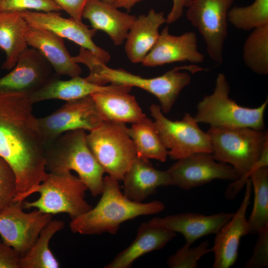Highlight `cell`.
<instances>
[{
    "instance_id": "obj_1",
    "label": "cell",
    "mask_w": 268,
    "mask_h": 268,
    "mask_svg": "<svg viewBox=\"0 0 268 268\" xmlns=\"http://www.w3.org/2000/svg\"><path fill=\"white\" fill-rule=\"evenodd\" d=\"M33 104L27 96L0 93V156L15 173V197L39 185L48 175L44 143Z\"/></svg>"
},
{
    "instance_id": "obj_2",
    "label": "cell",
    "mask_w": 268,
    "mask_h": 268,
    "mask_svg": "<svg viewBox=\"0 0 268 268\" xmlns=\"http://www.w3.org/2000/svg\"><path fill=\"white\" fill-rule=\"evenodd\" d=\"M76 63L85 65L89 68V75L85 78L99 85L112 84L135 86L154 95L160 103L161 111L169 113L180 92L191 82L192 74L200 71L201 67L192 65L176 67L164 74L153 78H144L124 69H114L106 66L90 51L80 47L78 54L72 57Z\"/></svg>"
},
{
    "instance_id": "obj_3",
    "label": "cell",
    "mask_w": 268,
    "mask_h": 268,
    "mask_svg": "<svg viewBox=\"0 0 268 268\" xmlns=\"http://www.w3.org/2000/svg\"><path fill=\"white\" fill-rule=\"evenodd\" d=\"M212 154L219 162L231 165L240 178L230 185L225 196L234 198L259 165H268V134L264 130L249 128H211L206 132Z\"/></svg>"
},
{
    "instance_id": "obj_4",
    "label": "cell",
    "mask_w": 268,
    "mask_h": 268,
    "mask_svg": "<svg viewBox=\"0 0 268 268\" xmlns=\"http://www.w3.org/2000/svg\"><path fill=\"white\" fill-rule=\"evenodd\" d=\"M102 196L97 205L71 219L69 228L74 233L82 235L116 234L120 225L141 215L162 211L164 204L159 201L137 202L128 199L121 191L119 181L106 176L103 178Z\"/></svg>"
},
{
    "instance_id": "obj_5",
    "label": "cell",
    "mask_w": 268,
    "mask_h": 268,
    "mask_svg": "<svg viewBox=\"0 0 268 268\" xmlns=\"http://www.w3.org/2000/svg\"><path fill=\"white\" fill-rule=\"evenodd\" d=\"M84 130L65 132L44 144L46 169L62 174L75 171L92 196L101 195L104 169L89 149Z\"/></svg>"
},
{
    "instance_id": "obj_6",
    "label": "cell",
    "mask_w": 268,
    "mask_h": 268,
    "mask_svg": "<svg viewBox=\"0 0 268 268\" xmlns=\"http://www.w3.org/2000/svg\"><path fill=\"white\" fill-rule=\"evenodd\" d=\"M86 185L71 172L48 174L39 185L13 200L23 201L24 209L36 208L44 213H67L71 219L92 208L85 200Z\"/></svg>"
},
{
    "instance_id": "obj_7",
    "label": "cell",
    "mask_w": 268,
    "mask_h": 268,
    "mask_svg": "<svg viewBox=\"0 0 268 268\" xmlns=\"http://www.w3.org/2000/svg\"><path fill=\"white\" fill-rule=\"evenodd\" d=\"M230 87L226 76L220 73L216 79L213 92L205 95L197 105L194 117L198 123H205L211 128H249L264 130V113L268 99L259 107H243L230 98Z\"/></svg>"
},
{
    "instance_id": "obj_8",
    "label": "cell",
    "mask_w": 268,
    "mask_h": 268,
    "mask_svg": "<svg viewBox=\"0 0 268 268\" xmlns=\"http://www.w3.org/2000/svg\"><path fill=\"white\" fill-rule=\"evenodd\" d=\"M86 139L89 149L105 172L119 181L123 180L136 156L126 124L103 121L87 134Z\"/></svg>"
},
{
    "instance_id": "obj_9",
    "label": "cell",
    "mask_w": 268,
    "mask_h": 268,
    "mask_svg": "<svg viewBox=\"0 0 268 268\" xmlns=\"http://www.w3.org/2000/svg\"><path fill=\"white\" fill-rule=\"evenodd\" d=\"M149 110L158 134L169 149L168 156L170 158L179 160L195 153H212L208 134L200 129L189 113H185L181 120L173 121L163 115L159 105L152 104Z\"/></svg>"
},
{
    "instance_id": "obj_10",
    "label": "cell",
    "mask_w": 268,
    "mask_h": 268,
    "mask_svg": "<svg viewBox=\"0 0 268 268\" xmlns=\"http://www.w3.org/2000/svg\"><path fill=\"white\" fill-rule=\"evenodd\" d=\"M235 0H191L186 17L203 37L210 57L216 63L223 60L228 35V12Z\"/></svg>"
},
{
    "instance_id": "obj_11",
    "label": "cell",
    "mask_w": 268,
    "mask_h": 268,
    "mask_svg": "<svg viewBox=\"0 0 268 268\" xmlns=\"http://www.w3.org/2000/svg\"><path fill=\"white\" fill-rule=\"evenodd\" d=\"M23 201H13L0 212V236L2 241L20 256H24L37 240L53 215L36 209L24 212Z\"/></svg>"
},
{
    "instance_id": "obj_12",
    "label": "cell",
    "mask_w": 268,
    "mask_h": 268,
    "mask_svg": "<svg viewBox=\"0 0 268 268\" xmlns=\"http://www.w3.org/2000/svg\"><path fill=\"white\" fill-rule=\"evenodd\" d=\"M103 121L91 95L67 101L52 114L37 118L44 144L68 131L82 129L91 132Z\"/></svg>"
},
{
    "instance_id": "obj_13",
    "label": "cell",
    "mask_w": 268,
    "mask_h": 268,
    "mask_svg": "<svg viewBox=\"0 0 268 268\" xmlns=\"http://www.w3.org/2000/svg\"><path fill=\"white\" fill-rule=\"evenodd\" d=\"M168 169L172 185L189 190L213 180L235 181L240 177L230 165L216 161L212 154L198 152L177 160Z\"/></svg>"
},
{
    "instance_id": "obj_14",
    "label": "cell",
    "mask_w": 268,
    "mask_h": 268,
    "mask_svg": "<svg viewBox=\"0 0 268 268\" xmlns=\"http://www.w3.org/2000/svg\"><path fill=\"white\" fill-rule=\"evenodd\" d=\"M52 67L36 49L26 48L20 54L15 66L0 78V93L27 97L45 85L55 75Z\"/></svg>"
},
{
    "instance_id": "obj_15",
    "label": "cell",
    "mask_w": 268,
    "mask_h": 268,
    "mask_svg": "<svg viewBox=\"0 0 268 268\" xmlns=\"http://www.w3.org/2000/svg\"><path fill=\"white\" fill-rule=\"evenodd\" d=\"M28 25L44 29L62 38L72 41L90 51L106 64L111 59L109 52L96 45L92 40L97 31L73 18H65L59 12L24 10L19 12Z\"/></svg>"
},
{
    "instance_id": "obj_16",
    "label": "cell",
    "mask_w": 268,
    "mask_h": 268,
    "mask_svg": "<svg viewBox=\"0 0 268 268\" xmlns=\"http://www.w3.org/2000/svg\"><path fill=\"white\" fill-rule=\"evenodd\" d=\"M246 189L243 201L231 218L215 234L213 268H229L236 263L241 238L248 234V224L246 217L250 203L252 183L250 178L245 182Z\"/></svg>"
},
{
    "instance_id": "obj_17",
    "label": "cell",
    "mask_w": 268,
    "mask_h": 268,
    "mask_svg": "<svg viewBox=\"0 0 268 268\" xmlns=\"http://www.w3.org/2000/svg\"><path fill=\"white\" fill-rule=\"evenodd\" d=\"M204 55L198 50L196 34L192 31L179 36L171 35L167 26L141 64L145 67H156L178 62L194 64L204 61Z\"/></svg>"
},
{
    "instance_id": "obj_18",
    "label": "cell",
    "mask_w": 268,
    "mask_h": 268,
    "mask_svg": "<svg viewBox=\"0 0 268 268\" xmlns=\"http://www.w3.org/2000/svg\"><path fill=\"white\" fill-rule=\"evenodd\" d=\"M233 214L234 213L220 212L205 215L186 212L153 217L148 222L153 226L181 233L185 238V244L191 246L202 237L215 234Z\"/></svg>"
},
{
    "instance_id": "obj_19",
    "label": "cell",
    "mask_w": 268,
    "mask_h": 268,
    "mask_svg": "<svg viewBox=\"0 0 268 268\" xmlns=\"http://www.w3.org/2000/svg\"><path fill=\"white\" fill-rule=\"evenodd\" d=\"M25 37L28 46L37 50L58 75L72 78L81 74L80 67L73 60L62 38L50 31L29 25Z\"/></svg>"
},
{
    "instance_id": "obj_20",
    "label": "cell",
    "mask_w": 268,
    "mask_h": 268,
    "mask_svg": "<svg viewBox=\"0 0 268 268\" xmlns=\"http://www.w3.org/2000/svg\"><path fill=\"white\" fill-rule=\"evenodd\" d=\"M123 194L129 200L142 202L159 187L172 185L168 170L154 168L148 159L136 156L125 173Z\"/></svg>"
},
{
    "instance_id": "obj_21",
    "label": "cell",
    "mask_w": 268,
    "mask_h": 268,
    "mask_svg": "<svg viewBox=\"0 0 268 268\" xmlns=\"http://www.w3.org/2000/svg\"><path fill=\"white\" fill-rule=\"evenodd\" d=\"M56 73L42 88L29 98L34 104L49 99L73 100L97 92L129 93L132 87L124 85H99L88 81L79 76L67 80L60 79Z\"/></svg>"
},
{
    "instance_id": "obj_22",
    "label": "cell",
    "mask_w": 268,
    "mask_h": 268,
    "mask_svg": "<svg viewBox=\"0 0 268 268\" xmlns=\"http://www.w3.org/2000/svg\"><path fill=\"white\" fill-rule=\"evenodd\" d=\"M136 17L100 0H88L82 12V18L89 20L92 28L106 33L115 46L124 43Z\"/></svg>"
},
{
    "instance_id": "obj_23",
    "label": "cell",
    "mask_w": 268,
    "mask_h": 268,
    "mask_svg": "<svg viewBox=\"0 0 268 268\" xmlns=\"http://www.w3.org/2000/svg\"><path fill=\"white\" fill-rule=\"evenodd\" d=\"M166 22L163 12L151 9L146 15L136 17L126 39L125 50L129 60L133 63H141L157 42L160 27Z\"/></svg>"
},
{
    "instance_id": "obj_24",
    "label": "cell",
    "mask_w": 268,
    "mask_h": 268,
    "mask_svg": "<svg viewBox=\"0 0 268 268\" xmlns=\"http://www.w3.org/2000/svg\"><path fill=\"white\" fill-rule=\"evenodd\" d=\"M176 233L150 225L148 222L138 227L132 244L120 252L105 268H130L134 262L149 252L164 247L174 238Z\"/></svg>"
},
{
    "instance_id": "obj_25",
    "label": "cell",
    "mask_w": 268,
    "mask_h": 268,
    "mask_svg": "<svg viewBox=\"0 0 268 268\" xmlns=\"http://www.w3.org/2000/svg\"><path fill=\"white\" fill-rule=\"evenodd\" d=\"M104 121L137 123L146 115L129 93L97 92L90 95Z\"/></svg>"
},
{
    "instance_id": "obj_26",
    "label": "cell",
    "mask_w": 268,
    "mask_h": 268,
    "mask_svg": "<svg viewBox=\"0 0 268 268\" xmlns=\"http://www.w3.org/2000/svg\"><path fill=\"white\" fill-rule=\"evenodd\" d=\"M28 25L19 12L0 11V48L6 55L1 68L12 69L28 48L25 37Z\"/></svg>"
},
{
    "instance_id": "obj_27",
    "label": "cell",
    "mask_w": 268,
    "mask_h": 268,
    "mask_svg": "<svg viewBox=\"0 0 268 268\" xmlns=\"http://www.w3.org/2000/svg\"><path fill=\"white\" fill-rule=\"evenodd\" d=\"M128 133L135 148L136 156L146 159L166 161L168 150L163 144L154 122L146 116L132 124Z\"/></svg>"
},
{
    "instance_id": "obj_28",
    "label": "cell",
    "mask_w": 268,
    "mask_h": 268,
    "mask_svg": "<svg viewBox=\"0 0 268 268\" xmlns=\"http://www.w3.org/2000/svg\"><path fill=\"white\" fill-rule=\"evenodd\" d=\"M65 223L51 220L42 230L37 240L19 261V268H59L60 264L52 253L50 241L54 234L62 230Z\"/></svg>"
},
{
    "instance_id": "obj_29",
    "label": "cell",
    "mask_w": 268,
    "mask_h": 268,
    "mask_svg": "<svg viewBox=\"0 0 268 268\" xmlns=\"http://www.w3.org/2000/svg\"><path fill=\"white\" fill-rule=\"evenodd\" d=\"M254 189V201L252 212L247 219L248 234H257L268 225V165L262 164L250 174Z\"/></svg>"
},
{
    "instance_id": "obj_30",
    "label": "cell",
    "mask_w": 268,
    "mask_h": 268,
    "mask_svg": "<svg viewBox=\"0 0 268 268\" xmlns=\"http://www.w3.org/2000/svg\"><path fill=\"white\" fill-rule=\"evenodd\" d=\"M242 57L246 66L260 75L268 74V25L255 28L247 38Z\"/></svg>"
},
{
    "instance_id": "obj_31",
    "label": "cell",
    "mask_w": 268,
    "mask_h": 268,
    "mask_svg": "<svg viewBox=\"0 0 268 268\" xmlns=\"http://www.w3.org/2000/svg\"><path fill=\"white\" fill-rule=\"evenodd\" d=\"M227 20L237 29L244 31L268 25V0H255L247 6L231 7Z\"/></svg>"
},
{
    "instance_id": "obj_32",
    "label": "cell",
    "mask_w": 268,
    "mask_h": 268,
    "mask_svg": "<svg viewBox=\"0 0 268 268\" xmlns=\"http://www.w3.org/2000/svg\"><path fill=\"white\" fill-rule=\"evenodd\" d=\"M209 245L207 240L196 247H191L185 243L174 254L168 258L167 265L170 268H196L201 258L212 252Z\"/></svg>"
},
{
    "instance_id": "obj_33",
    "label": "cell",
    "mask_w": 268,
    "mask_h": 268,
    "mask_svg": "<svg viewBox=\"0 0 268 268\" xmlns=\"http://www.w3.org/2000/svg\"><path fill=\"white\" fill-rule=\"evenodd\" d=\"M16 194L15 173L8 163L0 156V212L13 201Z\"/></svg>"
},
{
    "instance_id": "obj_34",
    "label": "cell",
    "mask_w": 268,
    "mask_h": 268,
    "mask_svg": "<svg viewBox=\"0 0 268 268\" xmlns=\"http://www.w3.org/2000/svg\"><path fill=\"white\" fill-rule=\"evenodd\" d=\"M61 10L53 0H1L0 2V11H4L59 12Z\"/></svg>"
},
{
    "instance_id": "obj_35",
    "label": "cell",
    "mask_w": 268,
    "mask_h": 268,
    "mask_svg": "<svg viewBox=\"0 0 268 268\" xmlns=\"http://www.w3.org/2000/svg\"><path fill=\"white\" fill-rule=\"evenodd\" d=\"M258 237L245 268H261L268 266V225L258 232Z\"/></svg>"
},
{
    "instance_id": "obj_36",
    "label": "cell",
    "mask_w": 268,
    "mask_h": 268,
    "mask_svg": "<svg viewBox=\"0 0 268 268\" xmlns=\"http://www.w3.org/2000/svg\"><path fill=\"white\" fill-rule=\"evenodd\" d=\"M20 256L0 240V268H19Z\"/></svg>"
},
{
    "instance_id": "obj_37",
    "label": "cell",
    "mask_w": 268,
    "mask_h": 268,
    "mask_svg": "<svg viewBox=\"0 0 268 268\" xmlns=\"http://www.w3.org/2000/svg\"><path fill=\"white\" fill-rule=\"evenodd\" d=\"M62 9L77 20L82 21V12L88 0H53Z\"/></svg>"
},
{
    "instance_id": "obj_38",
    "label": "cell",
    "mask_w": 268,
    "mask_h": 268,
    "mask_svg": "<svg viewBox=\"0 0 268 268\" xmlns=\"http://www.w3.org/2000/svg\"><path fill=\"white\" fill-rule=\"evenodd\" d=\"M191 0H173L172 8L166 17V23L171 24L182 16L184 9L188 7Z\"/></svg>"
},
{
    "instance_id": "obj_39",
    "label": "cell",
    "mask_w": 268,
    "mask_h": 268,
    "mask_svg": "<svg viewBox=\"0 0 268 268\" xmlns=\"http://www.w3.org/2000/svg\"><path fill=\"white\" fill-rule=\"evenodd\" d=\"M143 0H115L114 5L117 8H124L130 11L137 3Z\"/></svg>"
},
{
    "instance_id": "obj_40",
    "label": "cell",
    "mask_w": 268,
    "mask_h": 268,
    "mask_svg": "<svg viewBox=\"0 0 268 268\" xmlns=\"http://www.w3.org/2000/svg\"><path fill=\"white\" fill-rule=\"evenodd\" d=\"M101 1H102L103 2L108 3L110 4H114L115 0H100Z\"/></svg>"
},
{
    "instance_id": "obj_41",
    "label": "cell",
    "mask_w": 268,
    "mask_h": 268,
    "mask_svg": "<svg viewBox=\"0 0 268 268\" xmlns=\"http://www.w3.org/2000/svg\"><path fill=\"white\" fill-rule=\"evenodd\" d=\"M0 1H1V0H0Z\"/></svg>"
}]
</instances>
